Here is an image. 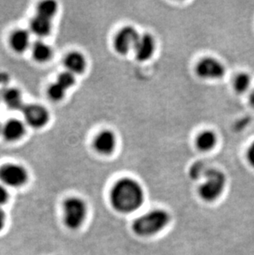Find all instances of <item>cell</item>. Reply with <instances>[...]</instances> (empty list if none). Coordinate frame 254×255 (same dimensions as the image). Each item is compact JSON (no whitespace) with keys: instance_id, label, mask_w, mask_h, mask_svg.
Returning <instances> with one entry per match:
<instances>
[{"instance_id":"1","label":"cell","mask_w":254,"mask_h":255,"mask_svg":"<svg viewBox=\"0 0 254 255\" xmlns=\"http://www.w3.org/2000/svg\"><path fill=\"white\" fill-rule=\"evenodd\" d=\"M111 201L118 212L129 213L141 207L144 202V192L136 181L123 178L113 187Z\"/></svg>"},{"instance_id":"2","label":"cell","mask_w":254,"mask_h":255,"mask_svg":"<svg viewBox=\"0 0 254 255\" xmlns=\"http://www.w3.org/2000/svg\"><path fill=\"white\" fill-rule=\"evenodd\" d=\"M169 221L170 217L166 211L153 210L138 217L133 224V230L139 236H153L162 231Z\"/></svg>"},{"instance_id":"3","label":"cell","mask_w":254,"mask_h":255,"mask_svg":"<svg viewBox=\"0 0 254 255\" xmlns=\"http://www.w3.org/2000/svg\"><path fill=\"white\" fill-rule=\"evenodd\" d=\"M64 222L70 230H77L81 227L87 216V206L84 200L79 198H68L63 205Z\"/></svg>"},{"instance_id":"4","label":"cell","mask_w":254,"mask_h":255,"mask_svg":"<svg viewBox=\"0 0 254 255\" xmlns=\"http://www.w3.org/2000/svg\"><path fill=\"white\" fill-rule=\"evenodd\" d=\"M205 182L199 188L200 196L207 202H212L221 196L226 185V177L217 169H208L205 175Z\"/></svg>"},{"instance_id":"5","label":"cell","mask_w":254,"mask_h":255,"mask_svg":"<svg viewBox=\"0 0 254 255\" xmlns=\"http://www.w3.org/2000/svg\"><path fill=\"white\" fill-rule=\"evenodd\" d=\"M27 178V172L19 164H7L0 168V180L5 185L18 188L24 185Z\"/></svg>"},{"instance_id":"6","label":"cell","mask_w":254,"mask_h":255,"mask_svg":"<svg viewBox=\"0 0 254 255\" xmlns=\"http://www.w3.org/2000/svg\"><path fill=\"white\" fill-rule=\"evenodd\" d=\"M25 120L31 128H41L49 121V113L40 104H27L22 109Z\"/></svg>"},{"instance_id":"7","label":"cell","mask_w":254,"mask_h":255,"mask_svg":"<svg viewBox=\"0 0 254 255\" xmlns=\"http://www.w3.org/2000/svg\"><path fill=\"white\" fill-rule=\"evenodd\" d=\"M139 37V35L134 27H124L116 36V50L123 55L128 53L132 49L134 50Z\"/></svg>"},{"instance_id":"8","label":"cell","mask_w":254,"mask_h":255,"mask_svg":"<svg viewBox=\"0 0 254 255\" xmlns=\"http://www.w3.org/2000/svg\"><path fill=\"white\" fill-rule=\"evenodd\" d=\"M197 71L199 76L208 80L220 79L225 75L223 65L213 58H206L200 61Z\"/></svg>"},{"instance_id":"9","label":"cell","mask_w":254,"mask_h":255,"mask_svg":"<svg viewBox=\"0 0 254 255\" xmlns=\"http://www.w3.org/2000/svg\"><path fill=\"white\" fill-rule=\"evenodd\" d=\"M154 48L155 46L153 37L149 34H144L139 36L134 46V51L137 59L144 61L149 60L153 56Z\"/></svg>"},{"instance_id":"10","label":"cell","mask_w":254,"mask_h":255,"mask_svg":"<svg viewBox=\"0 0 254 255\" xmlns=\"http://www.w3.org/2000/svg\"><path fill=\"white\" fill-rule=\"evenodd\" d=\"M94 147L101 154H111L116 147L115 135L110 130L102 131L95 139Z\"/></svg>"},{"instance_id":"11","label":"cell","mask_w":254,"mask_h":255,"mask_svg":"<svg viewBox=\"0 0 254 255\" xmlns=\"http://www.w3.org/2000/svg\"><path fill=\"white\" fill-rule=\"evenodd\" d=\"M2 132L6 140L14 141L19 140L24 135L25 127L22 122L12 119L5 123V125L2 127Z\"/></svg>"},{"instance_id":"12","label":"cell","mask_w":254,"mask_h":255,"mask_svg":"<svg viewBox=\"0 0 254 255\" xmlns=\"http://www.w3.org/2000/svg\"><path fill=\"white\" fill-rule=\"evenodd\" d=\"M65 65L69 72L74 75L81 74L86 68V60L79 52H71L65 57Z\"/></svg>"},{"instance_id":"13","label":"cell","mask_w":254,"mask_h":255,"mask_svg":"<svg viewBox=\"0 0 254 255\" xmlns=\"http://www.w3.org/2000/svg\"><path fill=\"white\" fill-rule=\"evenodd\" d=\"M2 99L7 105V108L11 109H21L23 108L22 96L21 92L17 89H6L2 91Z\"/></svg>"},{"instance_id":"14","label":"cell","mask_w":254,"mask_h":255,"mask_svg":"<svg viewBox=\"0 0 254 255\" xmlns=\"http://www.w3.org/2000/svg\"><path fill=\"white\" fill-rule=\"evenodd\" d=\"M10 43L12 48L17 52H23L26 51L30 43V36L25 30H17L11 36Z\"/></svg>"},{"instance_id":"15","label":"cell","mask_w":254,"mask_h":255,"mask_svg":"<svg viewBox=\"0 0 254 255\" xmlns=\"http://www.w3.org/2000/svg\"><path fill=\"white\" fill-rule=\"evenodd\" d=\"M31 29L34 34L39 36H46L51 32V20L36 14L31 20Z\"/></svg>"},{"instance_id":"16","label":"cell","mask_w":254,"mask_h":255,"mask_svg":"<svg viewBox=\"0 0 254 255\" xmlns=\"http://www.w3.org/2000/svg\"><path fill=\"white\" fill-rule=\"evenodd\" d=\"M52 51L50 46L43 41H37L32 46V56L36 61L45 62L50 60Z\"/></svg>"},{"instance_id":"17","label":"cell","mask_w":254,"mask_h":255,"mask_svg":"<svg viewBox=\"0 0 254 255\" xmlns=\"http://www.w3.org/2000/svg\"><path fill=\"white\" fill-rule=\"evenodd\" d=\"M216 143V136L215 133L210 130L204 131L198 136L197 140V147L203 151H207L212 149Z\"/></svg>"},{"instance_id":"18","label":"cell","mask_w":254,"mask_h":255,"mask_svg":"<svg viewBox=\"0 0 254 255\" xmlns=\"http://www.w3.org/2000/svg\"><path fill=\"white\" fill-rule=\"evenodd\" d=\"M57 3L55 1L46 0L40 2L37 6V15L51 20L57 12Z\"/></svg>"},{"instance_id":"19","label":"cell","mask_w":254,"mask_h":255,"mask_svg":"<svg viewBox=\"0 0 254 255\" xmlns=\"http://www.w3.org/2000/svg\"><path fill=\"white\" fill-rule=\"evenodd\" d=\"M251 80L247 74H240L237 77L235 78V82H234V87L238 93L242 94L247 91L250 86Z\"/></svg>"},{"instance_id":"20","label":"cell","mask_w":254,"mask_h":255,"mask_svg":"<svg viewBox=\"0 0 254 255\" xmlns=\"http://www.w3.org/2000/svg\"><path fill=\"white\" fill-rule=\"evenodd\" d=\"M60 86H62L65 90L70 89L73 85H75V75L72 73L66 71V72L61 73L58 76L57 82Z\"/></svg>"},{"instance_id":"21","label":"cell","mask_w":254,"mask_h":255,"mask_svg":"<svg viewBox=\"0 0 254 255\" xmlns=\"http://www.w3.org/2000/svg\"><path fill=\"white\" fill-rule=\"evenodd\" d=\"M65 90L58 83H55L50 86L48 89V95L54 101H60L65 97Z\"/></svg>"},{"instance_id":"22","label":"cell","mask_w":254,"mask_h":255,"mask_svg":"<svg viewBox=\"0 0 254 255\" xmlns=\"http://www.w3.org/2000/svg\"><path fill=\"white\" fill-rule=\"evenodd\" d=\"M207 170L205 169V165L202 164V162H198V163H196V164L192 165L190 173H191L192 178H199L201 175L205 177Z\"/></svg>"},{"instance_id":"23","label":"cell","mask_w":254,"mask_h":255,"mask_svg":"<svg viewBox=\"0 0 254 255\" xmlns=\"http://www.w3.org/2000/svg\"><path fill=\"white\" fill-rule=\"evenodd\" d=\"M8 200V193L4 186L0 185V206L4 204Z\"/></svg>"},{"instance_id":"24","label":"cell","mask_w":254,"mask_h":255,"mask_svg":"<svg viewBox=\"0 0 254 255\" xmlns=\"http://www.w3.org/2000/svg\"><path fill=\"white\" fill-rule=\"evenodd\" d=\"M248 159L250 164L254 168V143L249 148L248 150Z\"/></svg>"},{"instance_id":"25","label":"cell","mask_w":254,"mask_h":255,"mask_svg":"<svg viewBox=\"0 0 254 255\" xmlns=\"http://www.w3.org/2000/svg\"><path fill=\"white\" fill-rule=\"evenodd\" d=\"M5 222H6V215L3 210L0 208V231H2L4 227Z\"/></svg>"},{"instance_id":"26","label":"cell","mask_w":254,"mask_h":255,"mask_svg":"<svg viewBox=\"0 0 254 255\" xmlns=\"http://www.w3.org/2000/svg\"><path fill=\"white\" fill-rule=\"evenodd\" d=\"M8 80V76L4 73H0V84L3 85L5 83L7 82Z\"/></svg>"},{"instance_id":"27","label":"cell","mask_w":254,"mask_h":255,"mask_svg":"<svg viewBox=\"0 0 254 255\" xmlns=\"http://www.w3.org/2000/svg\"><path fill=\"white\" fill-rule=\"evenodd\" d=\"M250 103L252 104V106L254 107V89L250 94Z\"/></svg>"},{"instance_id":"28","label":"cell","mask_w":254,"mask_h":255,"mask_svg":"<svg viewBox=\"0 0 254 255\" xmlns=\"http://www.w3.org/2000/svg\"><path fill=\"white\" fill-rule=\"evenodd\" d=\"M0 130H1V124H0Z\"/></svg>"}]
</instances>
